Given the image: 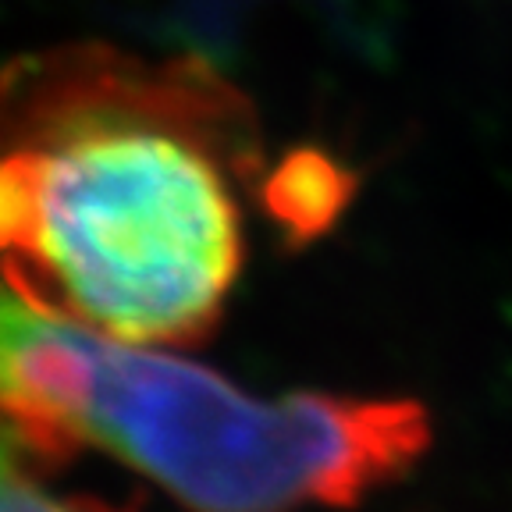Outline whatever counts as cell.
Masks as SVG:
<instances>
[{
	"label": "cell",
	"mask_w": 512,
	"mask_h": 512,
	"mask_svg": "<svg viewBox=\"0 0 512 512\" xmlns=\"http://www.w3.org/2000/svg\"><path fill=\"white\" fill-rule=\"evenodd\" d=\"M0 114V274L132 345H192L242 267L228 171L253 114L196 61L64 54L11 82Z\"/></svg>",
	"instance_id": "6da1fadb"
},
{
	"label": "cell",
	"mask_w": 512,
	"mask_h": 512,
	"mask_svg": "<svg viewBox=\"0 0 512 512\" xmlns=\"http://www.w3.org/2000/svg\"><path fill=\"white\" fill-rule=\"evenodd\" d=\"M0 420L47 459L100 448L196 512L349 509L431 441L409 399H260L210 367L100 335L0 274Z\"/></svg>",
	"instance_id": "7a4b0ae2"
},
{
	"label": "cell",
	"mask_w": 512,
	"mask_h": 512,
	"mask_svg": "<svg viewBox=\"0 0 512 512\" xmlns=\"http://www.w3.org/2000/svg\"><path fill=\"white\" fill-rule=\"evenodd\" d=\"M352 189L356 182L338 160L320 150H299L267 182V207L285 228L310 239L338 221Z\"/></svg>",
	"instance_id": "3957f363"
},
{
	"label": "cell",
	"mask_w": 512,
	"mask_h": 512,
	"mask_svg": "<svg viewBox=\"0 0 512 512\" xmlns=\"http://www.w3.org/2000/svg\"><path fill=\"white\" fill-rule=\"evenodd\" d=\"M40 448L25 441L8 420H0V512H125L82 495H54L43 488Z\"/></svg>",
	"instance_id": "277c9868"
}]
</instances>
